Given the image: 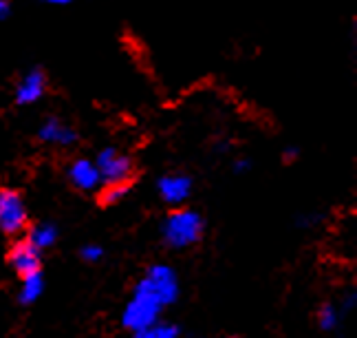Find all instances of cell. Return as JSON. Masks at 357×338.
Listing matches in <instances>:
<instances>
[{
    "label": "cell",
    "instance_id": "1",
    "mask_svg": "<svg viewBox=\"0 0 357 338\" xmlns=\"http://www.w3.org/2000/svg\"><path fill=\"white\" fill-rule=\"evenodd\" d=\"M161 237L168 248L183 250L195 246L203 237V217L195 210H174L161 223Z\"/></svg>",
    "mask_w": 357,
    "mask_h": 338
},
{
    "label": "cell",
    "instance_id": "2",
    "mask_svg": "<svg viewBox=\"0 0 357 338\" xmlns=\"http://www.w3.org/2000/svg\"><path fill=\"white\" fill-rule=\"evenodd\" d=\"M135 288L155 299L161 307H168L178 296V277L170 265H150Z\"/></svg>",
    "mask_w": 357,
    "mask_h": 338
},
{
    "label": "cell",
    "instance_id": "3",
    "mask_svg": "<svg viewBox=\"0 0 357 338\" xmlns=\"http://www.w3.org/2000/svg\"><path fill=\"white\" fill-rule=\"evenodd\" d=\"M161 305L150 299L148 294L139 292V290H132V296L130 301L123 307V314H121V325L130 330L132 334L139 332V330H146L150 325H155L159 323V312H161Z\"/></svg>",
    "mask_w": 357,
    "mask_h": 338
},
{
    "label": "cell",
    "instance_id": "4",
    "mask_svg": "<svg viewBox=\"0 0 357 338\" xmlns=\"http://www.w3.org/2000/svg\"><path fill=\"white\" fill-rule=\"evenodd\" d=\"M26 208L18 191L0 188V230L5 235H18L26 228Z\"/></svg>",
    "mask_w": 357,
    "mask_h": 338
},
{
    "label": "cell",
    "instance_id": "5",
    "mask_svg": "<svg viewBox=\"0 0 357 338\" xmlns=\"http://www.w3.org/2000/svg\"><path fill=\"white\" fill-rule=\"evenodd\" d=\"M100 172V179L111 186V184H128V179L132 177V161L128 155L119 153L117 148H104V151L98 155V161H95Z\"/></svg>",
    "mask_w": 357,
    "mask_h": 338
},
{
    "label": "cell",
    "instance_id": "6",
    "mask_svg": "<svg viewBox=\"0 0 357 338\" xmlns=\"http://www.w3.org/2000/svg\"><path fill=\"white\" fill-rule=\"evenodd\" d=\"M9 263L24 279V277H29V274L40 272L43 259H40V250L33 248L26 239H22V241L13 243V248L9 250Z\"/></svg>",
    "mask_w": 357,
    "mask_h": 338
},
{
    "label": "cell",
    "instance_id": "7",
    "mask_svg": "<svg viewBox=\"0 0 357 338\" xmlns=\"http://www.w3.org/2000/svg\"><path fill=\"white\" fill-rule=\"evenodd\" d=\"M159 197L170 206H178L192 195V179L188 175H163L157 182Z\"/></svg>",
    "mask_w": 357,
    "mask_h": 338
},
{
    "label": "cell",
    "instance_id": "8",
    "mask_svg": "<svg viewBox=\"0 0 357 338\" xmlns=\"http://www.w3.org/2000/svg\"><path fill=\"white\" fill-rule=\"evenodd\" d=\"M47 93V75L43 69L26 71L16 87V102L18 104H33Z\"/></svg>",
    "mask_w": 357,
    "mask_h": 338
},
{
    "label": "cell",
    "instance_id": "9",
    "mask_svg": "<svg viewBox=\"0 0 357 338\" xmlns=\"http://www.w3.org/2000/svg\"><path fill=\"white\" fill-rule=\"evenodd\" d=\"M38 138L43 140L45 144H53V146H71L77 142V133L64 124L62 119L58 117H47L43 122V126L38 131Z\"/></svg>",
    "mask_w": 357,
    "mask_h": 338
},
{
    "label": "cell",
    "instance_id": "10",
    "mask_svg": "<svg viewBox=\"0 0 357 338\" xmlns=\"http://www.w3.org/2000/svg\"><path fill=\"white\" fill-rule=\"evenodd\" d=\"M68 179L75 188L79 191H95L102 179H100V172H98V166H95V161L91 159H75L71 166H68Z\"/></svg>",
    "mask_w": 357,
    "mask_h": 338
},
{
    "label": "cell",
    "instance_id": "11",
    "mask_svg": "<svg viewBox=\"0 0 357 338\" xmlns=\"http://www.w3.org/2000/svg\"><path fill=\"white\" fill-rule=\"evenodd\" d=\"M45 292V279H43V272H36V274H29L24 277L22 283H20V292H18V301L22 305H31L36 303L40 296Z\"/></svg>",
    "mask_w": 357,
    "mask_h": 338
},
{
    "label": "cell",
    "instance_id": "12",
    "mask_svg": "<svg viewBox=\"0 0 357 338\" xmlns=\"http://www.w3.org/2000/svg\"><path fill=\"white\" fill-rule=\"evenodd\" d=\"M26 241L31 243L33 248H38L40 252L51 248L53 243L58 241V228L53 223H38L29 230V237H26Z\"/></svg>",
    "mask_w": 357,
    "mask_h": 338
},
{
    "label": "cell",
    "instance_id": "13",
    "mask_svg": "<svg viewBox=\"0 0 357 338\" xmlns=\"http://www.w3.org/2000/svg\"><path fill=\"white\" fill-rule=\"evenodd\" d=\"M135 338H178V328L172 323H155L146 330L135 332Z\"/></svg>",
    "mask_w": 357,
    "mask_h": 338
},
{
    "label": "cell",
    "instance_id": "14",
    "mask_svg": "<svg viewBox=\"0 0 357 338\" xmlns=\"http://www.w3.org/2000/svg\"><path fill=\"white\" fill-rule=\"evenodd\" d=\"M128 195V184H111L102 191V204L106 206H115Z\"/></svg>",
    "mask_w": 357,
    "mask_h": 338
},
{
    "label": "cell",
    "instance_id": "15",
    "mask_svg": "<svg viewBox=\"0 0 357 338\" xmlns=\"http://www.w3.org/2000/svg\"><path fill=\"white\" fill-rule=\"evenodd\" d=\"M337 321H340V314H337V309L333 305H322L320 307V314H318V323H320V328L322 330H333L337 325Z\"/></svg>",
    "mask_w": 357,
    "mask_h": 338
},
{
    "label": "cell",
    "instance_id": "16",
    "mask_svg": "<svg viewBox=\"0 0 357 338\" xmlns=\"http://www.w3.org/2000/svg\"><path fill=\"white\" fill-rule=\"evenodd\" d=\"M79 256L84 261H89V263H95V261H100L102 256H104V248L95 246V243H89V246H84V248L79 250Z\"/></svg>",
    "mask_w": 357,
    "mask_h": 338
},
{
    "label": "cell",
    "instance_id": "17",
    "mask_svg": "<svg viewBox=\"0 0 357 338\" xmlns=\"http://www.w3.org/2000/svg\"><path fill=\"white\" fill-rule=\"evenodd\" d=\"M252 168V161L250 159H238L236 164H234V170L236 172H245V170H250Z\"/></svg>",
    "mask_w": 357,
    "mask_h": 338
},
{
    "label": "cell",
    "instance_id": "18",
    "mask_svg": "<svg viewBox=\"0 0 357 338\" xmlns=\"http://www.w3.org/2000/svg\"><path fill=\"white\" fill-rule=\"evenodd\" d=\"M9 16V3L7 0H0V20Z\"/></svg>",
    "mask_w": 357,
    "mask_h": 338
},
{
    "label": "cell",
    "instance_id": "19",
    "mask_svg": "<svg viewBox=\"0 0 357 338\" xmlns=\"http://www.w3.org/2000/svg\"><path fill=\"white\" fill-rule=\"evenodd\" d=\"M298 157V148H287L284 151V161H294Z\"/></svg>",
    "mask_w": 357,
    "mask_h": 338
},
{
    "label": "cell",
    "instance_id": "20",
    "mask_svg": "<svg viewBox=\"0 0 357 338\" xmlns=\"http://www.w3.org/2000/svg\"><path fill=\"white\" fill-rule=\"evenodd\" d=\"M49 5H60V7H64V5H71V3H75V0H47Z\"/></svg>",
    "mask_w": 357,
    "mask_h": 338
}]
</instances>
